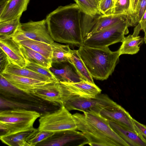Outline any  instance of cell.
<instances>
[{
    "label": "cell",
    "instance_id": "cell-1",
    "mask_svg": "<svg viewBox=\"0 0 146 146\" xmlns=\"http://www.w3.org/2000/svg\"><path fill=\"white\" fill-rule=\"evenodd\" d=\"M88 16L76 3H71L59 6L45 20L54 40L79 47L83 45L82 31Z\"/></svg>",
    "mask_w": 146,
    "mask_h": 146
},
{
    "label": "cell",
    "instance_id": "cell-2",
    "mask_svg": "<svg viewBox=\"0 0 146 146\" xmlns=\"http://www.w3.org/2000/svg\"><path fill=\"white\" fill-rule=\"evenodd\" d=\"M76 130L82 132L92 146H130L100 114L84 112L72 115Z\"/></svg>",
    "mask_w": 146,
    "mask_h": 146
},
{
    "label": "cell",
    "instance_id": "cell-3",
    "mask_svg": "<svg viewBox=\"0 0 146 146\" xmlns=\"http://www.w3.org/2000/svg\"><path fill=\"white\" fill-rule=\"evenodd\" d=\"M78 52L93 78L107 79L114 71L120 55L118 50L112 51L108 47L97 48L82 45Z\"/></svg>",
    "mask_w": 146,
    "mask_h": 146
},
{
    "label": "cell",
    "instance_id": "cell-4",
    "mask_svg": "<svg viewBox=\"0 0 146 146\" xmlns=\"http://www.w3.org/2000/svg\"><path fill=\"white\" fill-rule=\"evenodd\" d=\"M41 115L37 111L25 109L1 110L0 129L3 133L1 135L13 133L32 129L34 128V123Z\"/></svg>",
    "mask_w": 146,
    "mask_h": 146
},
{
    "label": "cell",
    "instance_id": "cell-5",
    "mask_svg": "<svg viewBox=\"0 0 146 146\" xmlns=\"http://www.w3.org/2000/svg\"><path fill=\"white\" fill-rule=\"evenodd\" d=\"M131 26L129 19L121 21L109 27L95 33L83 41V45L90 47L102 48L122 42L125 35L129 33Z\"/></svg>",
    "mask_w": 146,
    "mask_h": 146
},
{
    "label": "cell",
    "instance_id": "cell-6",
    "mask_svg": "<svg viewBox=\"0 0 146 146\" xmlns=\"http://www.w3.org/2000/svg\"><path fill=\"white\" fill-rule=\"evenodd\" d=\"M38 129L56 132L68 129H76L72 115L63 104L57 110L41 115L39 119Z\"/></svg>",
    "mask_w": 146,
    "mask_h": 146
},
{
    "label": "cell",
    "instance_id": "cell-7",
    "mask_svg": "<svg viewBox=\"0 0 146 146\" xmlns=\"http://www.w3.org/2000/svg\"><path fill=\"white\" fill-rule=\"evenodd\" d=\"M117 104L108 95L101 93L93 98L72 97L65 101L62 104L69 111L78 110L100 114L104 108Z\"/></svg>",
    "mask_w": 146,
    "mask_h": 146
},
{
    "label": "cell",
    "instance_id": "cell-8",
    "mask_svg": "<svg viewBox=\"0 0 146 146\" xmlns=\"http://www.w3.org/2000/svg\"><path fill=\"white\" fill-rule=\"evenodd\" d=\"M62 92V102L73 96L93 98L102 90L95 83L84 80L75 83L59 82Z\"/></svg>",
    "mask_w": 146,
    "mask_h": 146
},
{
    "label": "cell",
    "instance_id": "cell-9",
    "mask_svg": "<svg viewBox=\"0 0 146 146\" xmlns=\"http://www.w3.org/2000/svg\"><path fill=\"white\" fill-rule=\"evenodd\" d=\"M87 144L88 141L82 132L76 129H68L54 133L36 146H83Z\"/></svg>",
    "mask_w": 146,
    "mask_h": 146
},
{
    "label": "cell",
    "instance_id": "cell-10",
    "mask_svg": "<svg viewBox=\"0 0 146 146\" xmlns=\"http://www.w3.org/2000/svg\"><path fill=\"white\" fill-rule=\"evenodd\" d=\"M19 31L26 38V40L29 39L50 44L54 42L49 33L45 19L21 23Z\"/></svg>",
    "mask_w": 146,
    "mask_h": 146
},
{
    "label": "cell",
    "instance_id": "cell-11",
    "mask_svg": "<svg viewBox=\"0 0 146 146\" xmlns=\"http://www.w3.org/2000/svg\"><path fill=\"white\" fill-rule=\"evenodd\" d=\"M0 93L1 96L13 101L43 104H45L44 102H46L17 88L1 74H0Z\"/></svg>",
    "mask_w": 146,
    "mask_h": 146
},
{
    "label": "cell",
    "instance_id": "cell-12",
    "mask_svg": "<svg viewBox=\"0 0 146 146\" xmlns=\"http://www.w3.org/2000/svg\"><path fill=\"white\" fill-rule=\"evenodd\" d=\"M100 114L108 121L121 124L137 132L133 118L127 111L117 104L104 108L101 111Z\"/></svg>",
    "mask_w": 146,
    "mask_h": 146
},
{
    "label": "cell",
    "instance_id": "cell-13",
    "mask_svg": "<svg viewBox=\"0 0 146 146\" xmlns=\"http://www.w3.org/2000/svg\"><path fill=\"white\" fill-rule=\"evenodd\" d=\"M52 65L49 69L59 82L75 83L84 80L68 61Z\"/></svg>",
    "mask_w": 146,
    "mask_h": 146
},
{
    "label": "cell",
    "instance_id": "cell-14",
    "mask_svg": "<svg viewBox=\"0 0 146 146\" xmlns=\"http://www.w3.org/2000/svg\"><path fill=\"white\" fill-rule=\"evenodd\" d=\"M31 94L50 103L62 105V92L59 81H54L39 86Z\"/></svg>",
    "mask_w": 146,
    "mask_h": 146
},
{
    "label": "cell",
    "instance_id": "cell-15",
    "mask_svg": "<svg viewBox=\"0 0 146 146\" xmlns=\"http://www.w3.org/2000/svg\"><path fill=\"white\" fill-rule=\"evenodd\" d=\"M0 47L7 55L11 63L22 68L26 66L27 61L20 48V44L11 38L0 39Z\"/></svg>",
    "mask_w": 146,
    "mask_h": 146
},
{
    "label": "cell",
    "instance_id": "cell-16",
    "mask_svg": "<svg viewBox=\"0 0 146 146\" xmlns=\"http://www.w3.org/2000/svg\"><path fill=\"white\" fill-rule=\"evenodd\" d=\"M0 74L17 88L30 94L39 86L54 82L43 81L5 72Z\"/></svg>",
    "mask_w": 146,
    "mask_h": 146
},
{
    "label": "cell",
    "instance_id": "cell-17",
    "mask_svg": "<svg viewBox=\"0 0 146 146\" xmlns=\"http://www.w3.org/2000/svg\"><path fill=\"white\" fill-rule=\"evenodd\" d=\"M108 121L113 130L130 146H146V143L137 132L116 122Z\"/></svg>",
    "mask_w": 146,
    "mask_h": 146
},
{
    "label": "cell",
    "instance_id": "cell-18",
    "mask_svg": "<svg viewBox=\"0 0 146 146\" xmlns=\"http://www.w3.org/2000/svg\"><path fill=\"white\" fill-rule=\"evenodd\" d=\"M30 0H11L0 13V22L20 18L27 9Z\"/></svg>",
    "mask_w": 146,
    "mask_h": 146
},
{
    "label": "cell",
    "instance_id": "cell-19",
    "mask_svg": "<svg viewBox=\"0 0 146 146\" xmlns=\"http://www.w3.org/2000/svg\"><path fill=\"white\" fill-rule=\"evenodd\" d=\"M127 19H129L127 16L126 15L114 14L101 15L97 17L95 24L88 37L95 33L112 26L121 21Z\"/></svg>",
    "mask_w": 146,
    "mask_h": 146
},
{
    "label": "cell",
    "instance_id": "cell-20",
    "mask_svg": "<svg viewBox=\"0 0 146 146\" xmlns=\"http://www.w3.org/2000/svg\"><path fill=\"white\" fill-rule=\"evenodd\" d=\"M1 110L14 109H25L38 111H44L47 109L45 104L25 103L6 99L0 96Z\"/></svg>",
    "mask_w": 146,
    "mask_h": 146
},
{
    "label": "cell",
    "instance_id": "cell-21",
    "mask_svg": "<svg viewBox=\"0 0 146 146\" xmlns=\"http://www.w3.org/2000/svg\"><path fill=\"white\" fill-rule=\"evenodd\" d=\"M36 129H32L11 134L1 135L2 142L10 146H29L27 142L29 136Z\"/></svg>",
    "mask_w": 146,
    "mask_h": 146
},
{
    "label": "cell",
    "instance_id": "cell-22",
    "mask_svg": "<svg viewBox=\"0 0 146 146\" xmlns=\"http://www.w3.org/2000/svg\"><path fill=\"white\" fill-rule=\"evenodd\" d=\"M68 61L73 64L84 80L94 83L93 78L80 57L77 50H71L68 56Z\"/></svg>",
    "mask_w": 146,
    "mask_h": 146
},
{
    "label": "cell",
    "instance_id": "cell-23",
    "mask_svg": "<svg viewBox=\"0 0 146 146\" xmlns=\"http://www.w3.org/2000/svg\"><path fill=\"white\" fill-rule=\"evenodd\" d=\"M4 72L43 81H56L35 71L25 68H22L11 63L7 66Z\"/></svg>",
    "mask_w": 146,
    "mask_h": 146
},
{
    "label": "cell",
    "instance_id": "cell-24",
    "mask_svg": "<svg viewBox=\"0 0 146 146\" xmlns=\"http://www.w3.org/2000/svg\"><path fill=\"white\" fill-rule=\"evenodd\" d=\"M20 48L24 58L27 61L48 68L52 67L51 60L20 44Z\"/></svg>",
    "mask_w": 146,
    "mask_h": 146
},
{
    "label": "cell",
    "instance_id": "cell-25",
    "mask_svg": "<svg viewBox=\"0 0 146 146\" xmlns=\"http://www.w3.org/2000/svg\"><path fill=\"white\" fill-rule=\"evenodd\" d=\"M144 40V38L138 36L129 35L125 37L122 44L118 50L120 55L123 54H134L140 50L139 45Z\"/></svg>",
    "mask_w": 146,
    "mask_h": 146
},
{
    "label": "cell",
    "instance_id": "cell-26",
    "mask_svg": "<svg viewBox=\"0 0 146 146\" xmlns=\"http://www.w3.org/2000/svg\"><path fill=\"white\" fill-rule=\"evenodd\" d=\"M18 42L51 60L52 50L51 44L29 39Z\"/></svg>",
    "mask_w": 146,
    "mask_h": 146
},
{
    "label": "cell",
    "instance_id": "cell-27",
    "mask_svg": "<svg viewBox=\"0 0 146 146\" xmlns=\"http://www.w3.org/2000/svg\"><path fill=\"white\" fill-rule=\"evenodd\" d=\"M20 18L0 22V39L11 38L21 26Z\"/></svg>",
    "mask_w": 146,
    "mask_h": 146
},
{
    "label": "cell",
    "instance_id": "cell-28",
    "mask_svg": "<svg viewBox=\"0 0 146 146\" xmlns=\"http://www.w3.org/2000/svg\"><path fill=\"white\" fill-rule=\"evenodd\" d=\"M51 45L52 50V64L68 61V56L71 50L69 44L63 45L54 42Z\"/></svg>",
    "mask_w": 146,
    "mask_h": 146
},
{
    "label": "cell",
    "instance_id": "cell-29",
    "mask_svg": "<svg viewBox=\"0 0 146 146\" xmlns=\"http://www.w3.org/2000/svg\"><path fill=\"white\" fill-rule=\"evenodd\" d=\"M54 133L36 129L28 137L27 142L29 146H36L39 143L52 136Z\"/></svg>",
    "mask_w": 146,
    "mask_h": 146
},
{
    "label": "cell",
    "instance_id": "cell-30",
    "mask_svg": "<svg viewBox=\"0 0 146 146\" xmlns=\"http://www.w3.org/2000/svg\"><path fill=\"white\" fill-rule=\"evenodd\" d=\"M85 14L92 17L101 14L97 7L92 5L88 0H74Z\"/></svg>",
    "mask_w": 146,
    "mask_h": 146
},
{
    "label": "cell",
    "instance_id": "cell-31",
    "mask_svg": "<svg viewBox=\"0 0 146 146\" xmlns=\"http://www.w3.org/2000/svg\"><path fill=\"white\" fill-rule=\"evenodd\" d=\"M25 68L44 75L52 80L58 81L55 76L51 72L49 68H45L27 61L26 65Z\"/></svg>",
    "mask_w": 146,
    "mask_h": 146
},
{
    "label": "cell",
    "instance_id": "cell-32",
    "mask_svg": "<svg viewBox=\"0 0 146 146\" xmlns=\"http://www.w3.org/2000/svg\"><path fill=\"white\" fill-rule=\"evenodd\" d=\"M130 5V0H116L111 14L124 15L128 17Z\"/></svg>",
    "mask_w": 146,
    "mask_h": 146
},
{
    "label": "cell",
    "instance_id": "cell-33",
    "mask_svg": "<svg viewBox=\"0 0 146 146\" xmlns=\"http://www.w3.org/2000/svg\"><path fill=\"white\" fill-rule=\"evenodd\" d=\"M116 0H115V1ZM141 0H130V5L128 16L131 26H136L138 24L137 15Z\"/></svg>",
    "mask_w": 146,
    "mask_h": 146
},
{
    "label": "cell",
    "instance_id": "cell-34",
    "mask_svg": "<svg viewBox=\"0 0 146 146\" xmlns=\"http://www.w3.org/2000/svg\"><path fill=\"white\" fill-rule=\"evenodd\" d=\"M115 3V0H100L98 6L100 13L103 15L111 14Z\"/></svg>",
    "mask_w": 146,
    "mask_h": 146
},
{
    "label": "cell",
    "instance_id": "cell-35",
    "mask_svg": "<svg viewBox=\"0 0 146 146\" xmlns=\"http://www.w3.org/2000/svg\"><path fill=\"white\" fill-rule=\"evenodd\" d=\"M132 119L136 132L146 143V125L140 123L133 118Z\"/></svg>",
    "mask_w": 146,
    "mask_h": 146
},
{
    "label": "cell",
    "instance_id": "cell-36",
    "mask_svg": "<svg viewBox=\"0 0 146 146\" xmlns=\"http://www.w3.org/2000/svg\"><path fill=\"white\" fill-rule=\"evenodd\" d=\"M0 74L3 72L8 64L10 63L8 57L0 48Z\"/></svg>",
    "mask_w": 146,
    "mask_h": 146
},
{
    "label": "cell",
    "instance_id": "cell-37",
    "mask_svg": "<svg viewBox=\"0 0 146 146\" xmlns=\"http://www.w3.org/2000/svg\"><path fill=\"white\" fill-rule=\"evenodd\" d=\"M146 9V0H141L139 7L137 15V21L138 23L141 19Z\"/></svg>",
    "mask_w": 146,
    "mask_h": 146
},
{
    "label": "cell",
    "instance_id": "cell-38",
    "mask_svg": "<svg viewBox=\"0 0 146 146\" xmlns=\"http://www.w3.org/2000/svg\"><path fill=\"white\" fill-rule=\"evenodd\" d=\"M136 27L139 31L143 30L144 32L146 29V9L139 23Z\"/></svg>",
    "mask_w": 146,
    "mask_h": 146
},
{
    "label": "cell",
    "instance_id": "cell-39",
    "mask_svg": "<svg viewBox=\"0 0 146 146\" xmlns=\"http://www.w3.org/2000/svg\"><path fill=\"white\" fill-rule=\"evenodd\" d=\"M11 0H0V13L3 10L8 3Z\"/></svg>",
    "mask_w": 146,
    "mask_h": 146
},
{
    "label": "cell",
    "instance_id": "cell-40",
    "mask_svg": "<svg viewBox=\"0 0 146 146\" xmlns=\"http://www.w3.org/2000/svg\"><path fill=\"white\" fill-rule=\"evenodd\" d=\"M100 0H88L92 5L98 8V4Z\"/></svg>",
    "mask_w": 146,
    "mask_h": 146
},
{
    "label": "cell",
    "instance_id": "cell-41",
    "mask_svg": "<svg viewBox=\"0 0 146 146\" xmlns=\"http://www.w3.org/2000/svg\"><path fill=\"white\" fill-rule=\"evenodd\" d=\"M144 32V42L145 43H146V29Z\"/></svg>",
    "mask_w": 146,
    "mask_h": 146
}]
</instances>
